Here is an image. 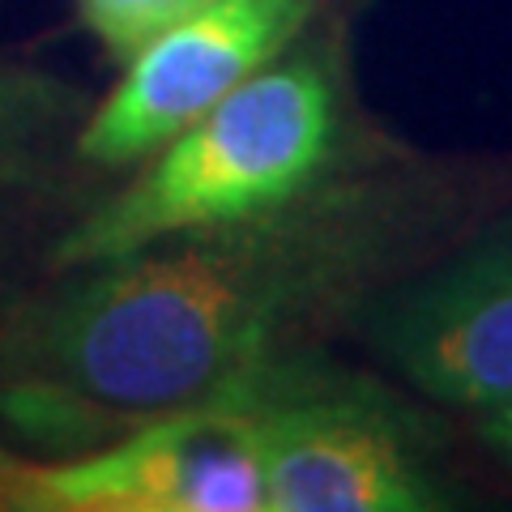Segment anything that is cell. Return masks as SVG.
Instances as JSON below:
<instances>
[{
    "mask_svg": "<svg viewBox=\"0 0 512 512\" xmlns=\"http://www.w3.org/2000/svg\"><path fill=\"white\" fill-rule=\"evenodd\" d=\"M397 231L402 214L376 188L320 184L278 214L86 269L26 325L22 359L47 397L94 410L201 402L372 291Z\"/></svg>",
    "mask_w": 512,
    "mask_h": 512,
    "instance_id": "obj_1",
    "label": "cell"
},
{
    "mask_svg": "<svg viewBox=\"0 0 512 512\" xmlns=\"http://www.w3.org/2000/svg\"><path fill=\"white\" fill-rule=\"evenodd\" d=\"M338 137L342 103L329 64L286 52L77 222L56 244V265L94 269L188 231L278 214L325 184Z\"/></svg>",
    "mask_w": 512,
    "mask_h": 512,
    "instance_id": "obj_2",
    "label": "cell"
},
{
    "mask_svg": "<svg viewBox=\"0 0 512 512\" xmlns=\"http://www.w3.org/2000/svg\"><path fill=\"white\" fill-rule=\"evenodd\" d=\"M265 512H436L448 504L410 414L299 350L256 367Z\"/></svg>",
    "mask_w": 512,
    "mask_h": 512,
    "instance_id": "obj_3",
    "label": "cell"
},
{
    "mask_svg": "<svg viewBox=\"0 0 512 512\" xmlns=\"http://www.w3.org/2000/svg\"><path fill=\"white\" fill-rule=\"evenodd\" d=\"M0 508L18 512H265L261 406L252 372L214 397L150 414L77 461L13 457Z\"/></svg>",
    "mask_w": 512,
    "mask_h": 512,
    "instance_id": "obj_4",
    "label": "cell"
},
{
    "mask_svg": "<svg viewBox=\"0 0 512 512\" xmlns=\"http://www.w3.org/2000/svg\"><path fill=\"white\" fill-rule=\"evenodd\" d=\"M325 0H205L124 60V77L77 137L94 167H128L163 150L205 111L282 60Z\"/></svg>",
    "mask_w": 512,
    "mask_h": 512,
    "instance_id": "obj_5",
    "label": "cell"
},
{
    "mask_svg": "<svg viewBox=\"0 0 512 512\" xmlns=\"http://www.w3.org/2000/svg\"><path fill=\"white\" fill-rule=\"evenodd\" d=\"M367 338L436 402H512V222L367 308Z\"/></svg>",
    "mask_w": 512,
    "mask_h": 512,
    "instance_id": "obj_6",
    "label": "cell"
},
{
    "mask_svg": "<svg viewBox=\"0 0 512 512\" xmlns=\"http://www.w3.org/2000/svg\"><path fill=\"white\" fill-rule=\"evenodd\" d=\"M56 116V90L43 77L0 64V184L18 180L35 141Z\"/></svg>",
    "mask_w": 512,
    "mask_h": 512,
    "instance_id": "obj_7",
    "label": "cell"
},
{
    "mask_svg": "<svg viewBox=\"0 0 512 512\" xmlns=\"http://www.w3.org/2000/svg\"><path fill=\"white\" fill-rule=\"evenodd\" d=\"M205 0H77L82 22L116 60L141 52L158 30L188 18Z\"/></svg>",
    "mask_w": 512,
    "mask_h": 512,
    "instance_id": "obj_8",
    "label": "cell"
},
{
    "mask_svg": "<svg viewBox=\"0 0 512 512\" xmlns=\"http://www.w3.org/2000/svg\"><path fill=\"white\" fill-rule=\"evenodd\" d=\"M487 440L512 461V402L487 410Z\"/></svg>",
    "mask_w": 512,
    "mask_h": 512,
    "instance_id": "obj_9",
    "label": "cell"
},
{
    "mask_svg": "<svg viewBox=\"0 0 512 512\" xmlns=\"http://www.w3.org/2000/svg\"><path fill=\"white\" fill-rule=\"evenodd\" d=\"M9 461H13V457L5 453V448H0V470H5V466H9Z\"/></svg>",
    "mask_w": 512,
    "mask_h": 512,
    "instance_id": "obj_10",
    "label": "cell"
}]
</instances>
